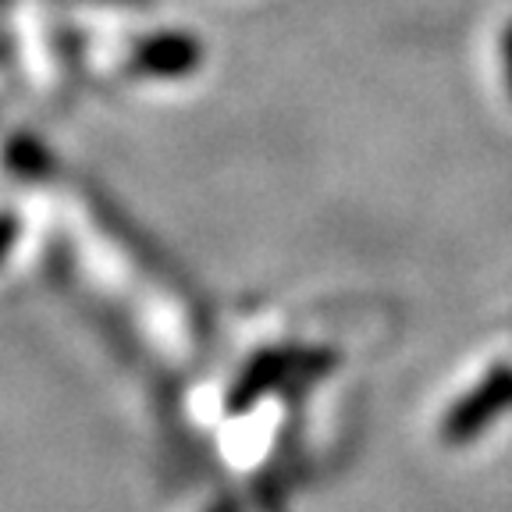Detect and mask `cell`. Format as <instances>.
<instances>
[{
  "mask_svg": "<svg viewBox=\"0 0 512 512\" xmlns=\"http://www.w3.org/2000/svg\"><path fill=\"white\" fill-rule=\"evenodd\" d=\"M203 64V43L185 29H157L132 40L125 75L132 79H185Z\"/></svg>",
  "mask_w": 512,
  "mask_h": 512,
  "instance_id": "cell-1",
  "label": "cell"
},
{
  "mask_svg": "<svg viewBox=\"0 0 512 512\" xmlns=\"http://www.w3.org/2000/svg\"><path fill=\"white\" fill-rule=\"evenodd\" d=\"M0 160H4V168H8L18 182H47L57 171V160H54V153H50V146L43 143L36 132H29V128H15V132L4 136V143H0Z\"/></svg>",
  "mask_w": 512,
  "mask_h": 512,
  "instance_id": "cell-2",
  "label": "cell"
},
{
  "mask_svg": "<svg viewBox=\"0 0 512 512\" xmlns=\"http://www.w3.org/2000/svg\"><path fill=\"white\" fill-rule=\"evenodd\" d=\"M15 235H18V214L15 210H0V260L8 256Z\"/></svg>",
  "mask_w": 512,
  "mask_h": 512,
  "instance_id": "cell-3",
  "label": "cell"
},
{
  "mask_svg": "<svg viewBox=\"0 0 512 512\" xmlns=\"http://www.w3.org/2000/svg\"><path fill=\"white\" fill-rule=\"evenodd\" d=\"M11 61H15V40L8 32H0V68H8Z\"/></svg>",
  "mask_w": 512,
  "mask_h": 512,
  "instance_id": "cell-4",
  "label": "cell"
},
{
  "mask_svg": "<svg viewBox=\"0 0 512 512\" xmlns=\"http://www.w3.org/2000/svg\"><path fill=\"white\" fill-rule=\"evenodd\" d=\"M8 4H11V0H0V8H8Z\"/></svg>",
  "mask_w": 512,
  "mask_h": 512,
  "instance_id": "cell-5",
  "label": "cell"
}]
</instances>
